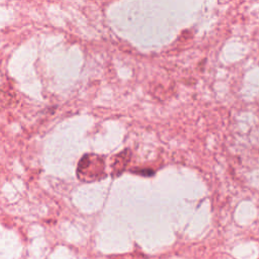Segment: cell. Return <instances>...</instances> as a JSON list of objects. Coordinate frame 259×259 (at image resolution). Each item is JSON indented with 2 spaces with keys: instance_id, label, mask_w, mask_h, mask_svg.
Masks as SVG:
<instances>
[{
  "instance_id": "1",
  "label": "cell",
  "mask_w": 259,
  "mask_h": 259,
  "mask_svg": "<svg viewBox=\"0 0 259 259\" xmlns=\"http://www.w3.org/2000/svg\"><path fill=\"white\" fill-rule=\"evenodd\" d=\"M104 160L95 154H87L82 157L77 167V177L83 182H92L105 177Z\"/></svg>"
},
{
  "instance_id": "2",
  "label": "cell",
  "mask_w": 259,
  "mask_h": 259,
  "mask_svg": "<svg viewBox=\"0 0 259 259\" xmlns=\"http://www.w3.org/2000/svg\"><path fill=\"white\" fill-rule=\"evenodd\" d=\"M128 160H130V152L127 150L119 153L115 157L114 162L112 164V175L113 176L120 175L124 170L125 166L127 165Z\"/></svg>"
},
{
  "instance_id": "3",
  "label": "cell",
  "mask_w": 259,
  "mask_h": 259,
  "mask_svg": "<svg viewBox=\"0 0 259 259\" xmlns=\"http://www.w3.org/2000/svg\"><path fill=\"white\" fill-rule=\"evenodd\" d=\"M136 173L144 175V176H152L154 174V171H152L151 169H141V170H135Z\"/></svg>"
}]
</instances>
